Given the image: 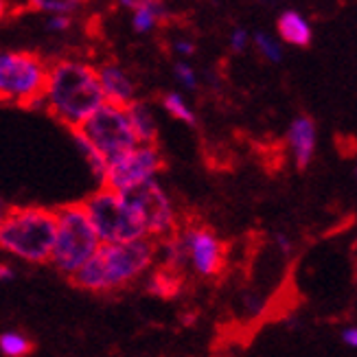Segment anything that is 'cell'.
<instances>
[{
	"label": "cell",
	"mask_w": 357,
	"mask_h": 357,
	"mask_svg": "<svg viewBox=\"0 0 357 357\" xmlns=\"http://www.w3.org/2000/svg\"><path fill=\"white\" fill-rule=\"evenodd\" d=\"M287 145L296 167L307 169L316 156V123L309 116H296L287 132Z\"/></svg>",
	"instance_id": "7c38bea8"
},
{
	"label": "cell",
	"mask_w": 357,
	"mask_h": 357,
	"mask_svg": "<svg viewBox=\"0 0 357 357\" xmlns=\"http://www.w3.org/2000/svg\"><path fill=\"white\" fill-rule=\"evenodd\" d=\"M7 9H9V5H7V0H0V20L5 18L7 15Z\"/></svg>",
	"instance_id": "f1b7e54d"
},
{
	"label": "cell",
	"mask_w": 357,
	"mask_h": 357,
	"mask_svg": "<svg viewBox=\"0 0 357 357\" xmlns=\"http://www.w3.org/2000/svg\"><path fill=\"white\" fill-rule=\"evenodd\" d=\"M162 156L156 145H136L126 156L107 167L103 186L116 193H130L143 186L162 172Z\"/></svg>",
	"instance_id": "ba28073f"
},
{
	"label": "cell",
	"mask_w": 357,
	"mask_h": 357,
	"mask_svg": "<svg viewBox=\"0 0 357 357\" xmlns=\"http://www.w3.org/2000/svg\"><path fill=\"white\" fill-rule=\"evenodd\" d=\"M162 105H165V110H167L169 114H172L174 119L186 123V126H193V123H195L193 110L189 107V103L184 101V97L178 95V92H169V95H165Z\"/></svg>",
	"instance_id": "d6986e66"
},
{
	"label": "cell",
	"mask_w": 357,
	"mask_h": 357,
	"mask_svg": "<svg viewBox=\"0 0 357 357\" xmlns=\"http://www.w3.org/2000/svg\"><path fill=\"white\" fill-rule=\"evenodd\" d=\"M95 70H97V79H99L105 103L128 107L134 101V82L121 66L103 64Z\"/></svg>",
	"instance_id": "8fae6325"
},
{
	"label": "cell",
	"mask_w": 357,
	"mask_h": 357,
	"mask_svg": "<svg viewBox=\"0 0 357 357\" xmlns=\"http://www.w3.org/2000/svg\"><path fill=\"white\" fill-rule=\"evenodd\" d=\"M126 114L130 121V128L136 136V143L138 145H156L158 126H156V116H153L151 107L143 101H132L126 107Z\"/></svg>",
	"instance_id": "4fadbf2b"
},
{
	"label": "cell",
	"mask_w": 357,
	"mask_h": 357,
	"mask_svg": "<svg viewBox=\"0 0 357 357\" xmlns=\"http://www.w3.org/2000/svg\"><path fill=\"white\" fill-rule=\"evenodd\" d=\"M79 5L82 0H31V7L51 15H68L79 9Z\"/></svg>",
	"instance_id": "ffe728a7"
},
{
	"label": "cell",
	"mask_w": 357,
	"mask_h": 357,
	"mask_svg": "<svg viewBox=\"0 0 357 357\" xmlns=\"http://www.w3.org/2000/svg\"><path fill=\"white\" fill-rule=\"evenodd\" d=\"M73 138H75V143H77V147H79V151L84 153V158H86V162L90 165V172H92V176H95L101 184L105 182V176H107V162L99 156V153L92 149L84 138L77 134V132H73Z\"/></svg>",
	"instance_id": "ac0fdd59"
},
{
	"label": "cell",
	"mask_w": 357,
	"mask_h": 357,
	"mask_svg": "<svg viewBox=\"0 0 357 357\" xmlns=\"http://www.w3.org/2000/svg\"><path fill=\"white\" fill-rule=\"evenodd\" d=\"M278 33L287 44L294 46H307L312 42V24L307 22L305 15L298 11H285L281 18H278Z\"/></svg>",
	"instance_id": "9a60e30c"
},
{
	"label": "cell",
	"mask_w": 357,
	"mask_h": 357,
	"mask_svg": "<svg viewBox=\"0 0 357 357\" xmlns=\"http://www.w3.org/2000/svg\"><path fill=\"white\" fill-rule=\"evenodd\" d=\"M84 211L101 243H130L149 239L141 215L132 202L107 186H101L84 202Z\"/></svg>",
	"instance_id": "5b68a950"
},
{
	"label": "cell",
	"mask_w": 357,
	"mask_h": 357,
	"mask_svg": "<svg viewBox=\"0 0 357 357\" xmlns=\"http://www.w3.org/2000/svg\"><path fill=\"white\" fill-rule=\"evenodd\" d=\"M156 241L138 239L130 243H101L70 278L77 287L107 294L138 281L156 261Z\"/></svg>",
	"instance_id": "7a4b0ae2"
},
{
	"label": "cell",
	"mask_w": 357,
	"mask_h": 357,
	"mask_svg": "<svg viewBox=\"0 0 357 357\" xmlns=\"http://www.w3.org/2000/svg\"><path fill=\"white\" fill-rule=\"evenodd\" d=\"M49 66L33 53L0 51V101L36 105L42 103Z\"/></svg>",
	"instance_id": "52a82bcc"
},
{
	"label": "cell",
	"mask_w": 357,
	"mask_h": 357,
	"mask_svg": "<svg viewBox=\"0 0 357 357\" xmlns=\"http://www.w3.org/2000/svg\"><path fill=\"white\" fill-rule=\"evenodd\" d=\"M174 51L182 57H191L195 53V44L191 40H176L174 42Z\"/></svg>",
	"instance_id": "d4e9b609"
},
{
	"label": "cell",
	"mask_w": 357,
	"mask_h": 357,
	"mask_svg": "<svg viewBox=\"0 0 357 357\" xmlns=\"http://www.w3.org/2000/svg\"><path fill=\"white\" fill-rule=\"evenodd\" d=\"M68 26H70L68 15H49V20H46V31H51V33H61Z\"/></svg>",
	"instance_id": "cb8c5ba5"
},
{
	"label": "cell",
	"mask_w": 357,
	"mask_h": 357,
	"mask_svg": "<svg viewBox=\"0 0 357 357\" xmlns=\"http://www.w3.org/2000/svg\"><path fill=\"white\" fill-rule=\"evenodd\" d=\"M174 73H176V79H178L184 88L193 90V88L197 86V75H195V70H193L189 64H186V61H178L176 68H174Z\"/></svg>",
	"instance_id": "7402d4cb"
},
{
	"label": "cell",
	"mask_w": 357,
	"mask_h": 357,
	"mask_svg": "<svg viewBox=\"0 0 357 357\" xmlns=\"http://www.w3.org/2000/svg\"><path fill=\"white\" fill-rule=\"evenodd\" d=\"M342 342H344L347 347H351V349L357 347V329H355V327L342 329Z\"/></svg>",
	"instance_id": "484cf974"
},
{
	"label": "cell",
	"mask_w": 357,
	"mask_h": 357,
	"mask_svg": "<svg viewBox=\"0 0 357 357\" xmlns=\"http://www.w3.org/2000/svg\"><path fill=\"white\" fill-rule=\"evenodd\" d=\"M276 243H278V248L285 252V255H291L294 252V245H291V241L287 239V235H276Z\"/></svg>",
	"instance_id": "4316f807"
},
{
	"label": "cell",
	"mask_w": 357,
	"mask_h": 357,
	"mask_svg": "<svg viewBox=\"0 0 357 357\" xmlns=\"http://www.w3.org/2000/svg\"><path fill=\"white\" fill-rule=\"evenodd\" d=\"M95 149L110 167L114 160L126 156L138 143L130 128L126 107L103 103L95 114H90L79 128L73 130Z\"/></svg>",
	"instance_id": "8992f818"
},
{
	"label": "cell",
	"mask_w": 357,
	"mask_h": 357,
	"mask_svg": "<svg viewBox=\"0 0 357 357\" xmlns=\"http://www.w3.org/2000/svg\"><path fill=\"white\" fill-rule=\"evenodd\" d=\"M147 289L153 294V296L174 298L176 294H180V289H182V272H176V270H169V268L160 266L149 276Z\"/></svg>",
	"instance_id": "2e32d148"
},
{
	"label": "cell",
	"mask_w": 357,
	"mask_h": 357,
	"mask_svg": "<svg viewBox=\"0 0 357 357\" xmlns=\"http://www.w3.org/2000/svg\"><path fill=\"white\" fill-rule=\"evenodd\" d=\"M248 42H250V36H248V31H243V29H235L230 33V49L235 51V53L245 51Z\"/></svg>",
	"instance_id": "603a6c76"
},
{
	"label": "cell",
	"mask_w": 357,
	"mask_h": 357,
	"mask_svg": "<svg viewBox=\"0 0 357 357\" xmlns=\"http://www.w3.org/2000/svg\"><path fill=\"white\" fill-rule=\"evenodd\" d=\"M11 278H13V270L9 266H5V263H0V283L11 281Z\"/></svg>",
	"instance_id": "83f0119b"
},
{
	"label": "cell",
	"mask_w": 357,
	"mask_h": 357,
	"mask_svg": "<svg viewBox=\"0 0 357 357\" xmlns=\"http://www.w3.org/2000/svg\"><path fill=\"white\" fill-rule=\"evenodd\" d=\"M255 44H257L259 53H261L263 57H266V59L274 61V64H278V61L283 59V49H281V44H278L272 36H268V33H257V36H255Z\"/></svg>",
	"instance_id": "44dd1931"
},
{
	"label": "cell",
	"mask_w": 357,
	"mask_h": 357,
	"mask_svg": "<svg viewBox=\"0 0 357 357\" xmlns=\"http://www.w3.org/2000/svg\"><path fill=\"white\" fill-rule=\"evenodd\" d=\"M0 351L7 357H26L33 351V342L20 331H5L0 335Z\"/></svg>",
	"instance_id": "e0dca14e"
},
{
	"label": "cell",
	"mask_w": 357,
	"mask_h": 357,
	"mask_svg": "<svg viewBox=\"0 0 357 357\" xmlns=\"http://www.w3.org/2000/svg\"><path fill=\"white\" fill-rule=\"evenodd\" d=\"M55 241L51 261L55 270L73 276L99 250V237L92 228L84 204H66L55 211Z\"/></svg>",
	"instance_id": "277c9868"
},
{
	"label": "cell",
	"mask_w": 357,
	"mask_h": 357,
	"mask_svg": "<svg viewBox=\"0 0 357 357\" xmlns=\"http://www.w3.org/2000/svg\"><path fill=\"white\" fill-rule=\"evenodd\" d=\"M5 215H7V206L0 202V224H3V220H5Z\"/></svg>",
	"instance_id": "f546056e"
},
{
	"label": "cell",
	"mask_w": 357,
	"mask_h": 357,
	"mask_svg": "<svg viewBox=\"0 0 357 357\" xmlns=\"http://www.w3.org/2000/svg\"><path fill=\"white\" fill-rule=\"evenodd\" d=\"M178 239L184 250V259L195 274L213 278L224 270L226 248L211 228L193 224L189 228H184L178 235Z\"/></svg>",
	"instance_id": "30bf717a"
},
{
	"label": "cell",
	"mask_w": 357,
	"mask_h": 357,
	"mask_svg": "<svg viewBox=\"0 0 357 357\" xmlns=\"http://www.w3.org/2000/svg\"><path fill=\"white\" fill-rule=\"evenodd\" d=\"M42 103L66 128L77 130L105 103L97 70L77 59L57 61L46 70Z\"/></svg>",
	"instance_id": "6da1fadb"
},
{
	"label": "cell",
	"mask_w": 357,
	"mask_h": 357,
	"mask_svg": "<svg viewBox=\"0 0 357 357\" xmlns=\"http://www.w3.org/2000/svg\"><path fill=\"white\" fill-rule=\"evenodd\" d=\"M123 7H128L132 15V26L138 33H149L165 20L167 9L162 0H121Z\"/></svg>",
	"instance_id": "5bb4252c"
},
{
	"label": "cell",
	"mask_w": 357,
	"mask_h": 357,
	"mask_svg": "<svg viewBox=\"0 0 357 357\" xmlns=\"http://www.w3.org/2000/svg\"><path fill=\"white\" fill-rule=\"evenodd\" d=\"M138 211L149 239H167L178 232V215L162 186L151 180L138 189L123 193Z\"/></svg>",
	"instance_id": "9c48e42d"
},
{
	"label": "cell",
	"mask_w": 357,
	"mask_h": 357,
	"mask_svg": "<svg viewBox=\"0 0 357 357\" xmlns=\"http://www.w3.org/2000/svg\"><path fill=\"white\" fill-rule=\"evenodd\" d=\"M55 211L42 206L7 208L0 224V250L26 263H49L55 241Z\"/></svg>",
	"instance_id": "3957f363"
}]
</instances>
